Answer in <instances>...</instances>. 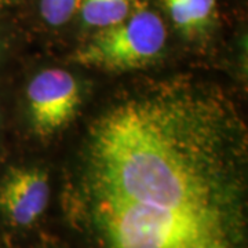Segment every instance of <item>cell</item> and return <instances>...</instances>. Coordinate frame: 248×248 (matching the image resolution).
Listing matches in <instances>:
<instances>
[{
  "instance_id": "1",
  "label": "cell",
  "mask_w": 248,
  "mask_h": 248,
  "mask_svg": "<svg viewBox=\"0 0 248 248\" xmlns=\"http://www.w3.org/2000/svg\"><path fill=\"white\" fill-rule=\"evenodd\" d=\"M248 133L192 76L148 80L90 124L61 190L80 248H248Z\"/></svg>"
},
{
  "instance_id": "2",
  "label": "cell",
  "mask_w": 248,
  "mask_h": 248,
  "mask_svg": "<svg viewBox=\"0 0 248 248\" xmlns=\"http://www.w3.org/2000/svg\"><path fill=\"white\" fill-rule=\"evenodd\" d=\"M167 43V27L156 11L138 7L124 21L98 29L72 60L95 69L127 72L143 69L159 60Z\"/></svg>"
},
{
  "instance_id": "3",
  "label": "cell",
  "mask_w": 248,
  "mask_h": 248,
  "mask_svg": "<svg viewBox=\"0 0 248 248\" xmlns=\"http://www.w3.org/2000/svg\"><path fill=\"white\" fill-rule=\"evenodd\" d=\"M51 200L48 172L39 167L11 166L0 174V234L33 229L45 217ZM6 246V243H4Z\"/></svg>"
},
{
  "instance_id": "4",
  "label": "cell",
  "mask_w": 248,
  "mask_h": 248,
  "mask_svg": "<svg viewBox=\"0 0 248 248\" xmlns=\"http://www.w3.org/2000/svg\"><path fill=\"white\" fill-rule=\"evenodd\" d=\"M27 115L39 137L58 133L73 120L81 104L79 80L61 68L39 72L25 90Z\"/></svg>"
},
{
  "instance_id": "5",
  "label": "cell",
  "mask_w": 248,
  "mask_h": 248,
  "mask_svg": "<svg viewBox=\"0 0 248 248\" xmlns=\"http://www.w3.org/2000/svg\"><path fill=\"white\" fill-rule=\"evenodd\" d=\"M172 25L187 40L210 35L217 19V0H163Z\"/></svg>"
},
{
  "instance_id": "6",
  "label": "cell",
  "mask_w": 248,
  "mask_h": 248,
  "mask_svg": "<svg viewBox=\"0 0 248 248\" xmlns=\"http://www.w3.org/2000/svg\"><path fill=\"white\" fill-rule=\"evenodd\" d=\"M141 6V0H80L78 13L84 27L98 31L122 22Z\"/></svg>"
},
{
  "instance_id": "7",
  "label": "cell",
  "mask_w": 248,
  "mask_h": 248,
  "mask_svg": "<svg viewBox=\"0 0 248 248\" xmlns=\"http://www.w3.org/2000/svg\"><path fill=\"white\" fill-rule=\"evenodd\" d=\"M80 0H39L40 17L48 27L66 25L79 10Z\"/></svg>"
},
{
  "instance_id": "8",
  "label": "cell",
  "mask_w": 248,
  "mask_h": 248,
  "mask_svg": "<svg viewBox=\"0 0 248 248\" xmlns=\"http://www.w3.org/2000/svg\"><path fill=\"white\" fill-rule=\"evenodd\" d=\"M7 47H9V40H7V36L4 33L3 28L0 27V63L3 62L6 53H7Z\"/></svg>"
},
{
  "instance_id": "9",
  "label": "cell",
  "mask_w": 248,
  "mask_h": 248,
  "mask_svg": "<svg viewBox=\"0 0 248 248\" xmlns=\"http://www.w3.org/2000/svg\"><path fill=\"white\" fill-rule=\"evenodd\" d=\"M36 248H63L61 244L58 243H54V241H48V240H43L37 244Z\"/></svg>"
},
{
  "instance_id": "10",
  "label": "cell",
  "mask_w": 248,
  "mask_h": 248,
  "mask_svg": "<svg viewBox=\"0 0 248 248\" xmlns=\"http://www.w3.org/2000/svg\"><path fill=\"white\" fill-rule=\"evenodd\" d=\"M18 1L19 0H0V10L10 7V6H14V4H17Z\"/></svg>"
},
{
  "instance_id": "11",
  "label": "cell",
  "mask_w": 248,
  "mask_h": 248,
  "mask_svg": "<svg viewBox=\"0 0 248 248\" xmlns=\"http://www.w3.org/2000/svg\"><path fill=\"white\" fill-rule=\"evenodd\" d=\"M1 123H3V109H1V104H0V128H1Z\"/></svg>"
},
{
  "instance_id": "12",
  "label": "cell",
  "mask_w": 248,
  "mask_h": 248,
  "mask_svg": "<svg viewBox=\"0 0 248 248\" xmlns=\"http://www.w3.org/2000/svg\"><path fill=\"white\" fill-rule=\"evenodd\" d=\"M0 248H6V246H4V241H3V239H1V234H0Z\"/></svg>"
}]
</instances>
